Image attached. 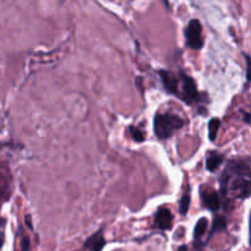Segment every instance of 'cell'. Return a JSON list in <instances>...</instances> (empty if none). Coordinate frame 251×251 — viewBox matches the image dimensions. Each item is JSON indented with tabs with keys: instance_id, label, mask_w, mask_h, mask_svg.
<instances>
[{
	"instance_id": "cell-16",
	"label": "cell",
	"mask_w": 251,
	"mask_h": 251,
	"mask_svg": "<svg viewBox=\"0 0 251 251\" xmlns=\"http://www.w3.org/2000/svg\"><path fill=\"white\" fill-rule=\"evenodd\" d=\"M178 251H189V249H188V247H185V245H183V247L179 248Z\"/></svg>"
},
{
	"instance_id": "cell-8",
	"label": "cell",
	"mask_w": 251,
	"mask_h": 251,
	"mask_svg": "<svg viewBox=\"0 0 251 251\" xmlns=\"http://www.w3.org/2000/svg\"><path fill=\"white\" fill-rule=\"evenodd\" d=\"M223 162V156L222 154L217 153V152H212L208 156L207 162H206V167L210 172H216L221 167Z\"/></svg>"
},
{
	"instance_id": "cell-13",
	"label": "cell",
	"mask_w": 251,
	"mask_h": 251,
	"mask_svg": "<svg viewBox=\"0 0 251 251\" xmlns=\"http://www.w3.org/2000/svg\"><path fill=\"white\" fill-rule=\"evenodd\" d=\"M189 206H190V196L184 195L180 201V213L181 215H186L189 211Z\"/></svg>"
},
{
	"instance_id": "cell-5",
	"label": "cell",
	"mask_w": 251,
	"mask_h": 251,
	"mask_svg": "<svg viewBox=\"0 0 251 251\" xmlns=\"http://www.w3.org/2000/svg\"><path fill=\"white\" fill-rule=\"evenodd\" d=\"M181 78H183V90L184 95L188 100H196L198 98V88H196L195 81L191 77L186 75H181Z\"/></svg>"
},
{
	"instance_id": "cell-12",
	"label": "cell",
	"mask_w": 251,
	"mask_h": 251,
	"mask_svg": "<svg viewBox=\"0 0 251 251\" xmlns=\"http://www.w3.org/2000/svg\"><path fill=\"white\" fill-rule=\"evenodd\" d=\"M130 134H131L132 139L136 142H142L145 140V135L141 130H139L137 127L130 126Z\"/></svg>"
},
{
	"instance_id": "cell-1",
	"label": "cell",
	"mask_w": 251,
	"mask_h": 251,
	"mask_svg": "<svg viewBox=\"0 0 251 251\" xmlns=\"http://www.w3.org/2000/svg\"><path fill=\"white\" fill-rule=\"evenodd\" d=\"M184 120L174 114H158L154 118V132L159 139H168L176 130L183 127Z\"/></svg>"
},
{
	"instance_id": "cell-10",
	"label": "cell",
	"mask_w": 251,
	"mask_h": 251,
	"mask_svg": "<svg viewBox=\"0 0 251 251\" xmlns=\"http://www.w3.org/2000/svg\"><path fill=\"white\" fill-rule=\"evenodd\" d=\"M221 126V120L218 118H213L210 120V125H208V135H210L211 141H215L216 136H217V132L220 130Z\"/></svg>"
},
{
	"instance_id": "cell-6",
	"label": "cell",
	"mask_w": 251,
	"mask_h": 251,
	"mask_svg": "<svg viewBox=\"0 0 251 251\" xmlns=\"http://www.w3.org/2000/svg\"><path fill=\"white\" fill-rule=\"evenodd\" d=\"M159 74H161V78L162 82H163L164 88H166L169 93L176 95V93H178V81H176V76L172 75L168 71H161Z\"/></svg>"
},
{
	"instance_id": "cell-9",
	"label": "cell",
	"mask_w": 251,
	"mask_h": 251,
	"mask_svg": "<svg viewBox=\"0 0 251 251\" xmlns=\"http://www.w3.org/2000/svg\"><path fill=\"white\" fill-rule=\"evenodd\" d=\"M208 227V221L206 218H201L199 220V222L196 223L195 226V230H194V237H195L196 240L201 239L203 237V234L206 233Z\"/></svg>"
},
{
	"instance_id": "cell-4",
	"label": "cell",
	"mask_w": 251,
	"mask_h": 251,
	"mask_svg": "<svg viewBox=\"0 0 251 251\" xmlns=\"http://www.w3.org/2000/svg\"><path fill=\"white\" fill-rule=\"evenodd\" d=\"M105 240L103 238L102 232H98L93 234L92 237L88 238L85 242V248L90 251H100L104 248Z\"/></svg>"
},
{
	"instance_id": "cell-2",
	"label": "cell",
	"mask_w": 251,
	"mask_h": 251,
	"mask_svg": "<svg viewBox=\"0 0 251 251\" xmlns=\"http://www.w3.org/2000/svg\"><path fill=\"white\" fill-rule=\"evenodd\" d=\"M186 43L190 48L200 49L203 46L202 38V26L198 20H193L189 22L188 27L185 29Z\"/></svg>"
},
{
	"instance_id": "cell-14",
	"label": "cell",
	"mask_w": 251,
	"mask_h": 251,
	"mask_svg": "<svg viewBox=\"0 0 251 251\" xmlns=\"http://www.w3.org/2000/svg\"><path fill=\"white\" fill-rule=\"evenodd\" d=\"M21 247H22V250H24V251H27L29 249V239H28V238H24V239H22Z\"/></svg>"
},
{
	"instance_id": "cell-17",
	"label": "cell",
	"mask_w": 251,
	"mask_h": 251,
	"mask_svg": "<svg viewBox=\"0 0 251 251\" xmlns=\"http://www.w3.org/2000/svg\"><path fill=\"white\" fill-rule=\"evenodd\" d=\"M245 122H247L248 124H249V123H250V115H249V113H247V114H245Z\"/></svg>"
},
{
	"instance_id": "cell-7",
	"label": "cell",
	"mask_w": 251,
	"mask_h": 251,
	"mask_svg": "<svg viewBox=\"0 0 251 251\" xmlns=\"http://www.w3.org/2000/svg\"><path fill=\"white\" fill-rule=\"evenodd\" d=\"M202 201L203 205L211 211H217L221 206L220 196L216 191H210V193L202 194Z\"/></svg>"
},
{
	"instance_id": "cell-15",
	"label": "cell",
	"mask_w": 251,
	"mask_h": 251,
	"mask_svg": "<svg viewBox=\"0 0 251 251\" xmlns=\"http://www.w3.org/2000/svg\"><path fill=\"white\" fill-rule=\"evenodd\" d=\"M26 225L29 229H32V225H31V216H26Z\"/></svg>"
},
{
	"instance_id": "cell-3",
	"label": "cell",
	"mask_w": 251,
	"mask_h": 251,
	"mask_svg": "<svg viewBox=\"0 0 251 251\" xmlns=\"http://www.w3.org/2000/svg\"><path fill=\"white\" fill-rule=\"evenodd\" d=\"M154 223L159 229H171L172 223H173V216H172L171 211L164 207L159 208L156 213V217H154Z\"/></svg>"
},
{
	"instance_id": "cell-11",
	"label": "cell",
	"mask_w": 251,
	"mask_h": 251,
	"mask_svg": "<svg viewBox=\"0 0 251 251\" xmlns=\"http://www.w3.org/2000/svg\"><path fill=\"white\" fill-rule=\"evenodd\" d=\"M226 228V220L225 217H222V216H218V217L215 218V221H213V228H212V233H216V232H221V230H223Z\"/></svg>"
}]
</instances>
